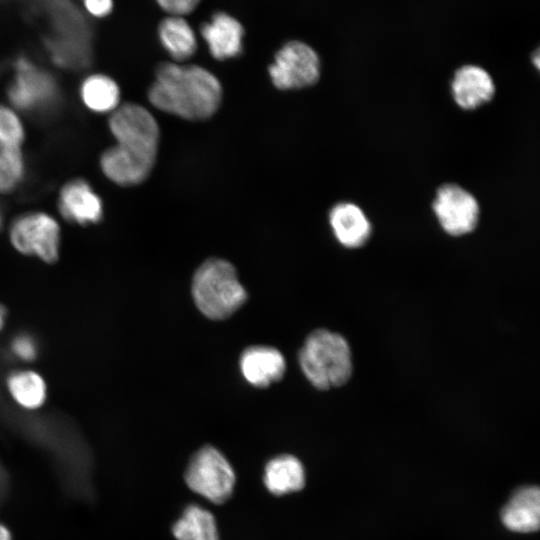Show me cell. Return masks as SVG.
Listing matches in <instances>:
<instances>
[{"label": "cell", "mask_w": 540, "mask_h": 540, "mask_svg": "<svg viewBox=\"0 0 540 540\" xmlns=\"http://www.w3.org/2000/svg\"><path fill=\"white\" fill-rule=\"evenodd\" d=\"M222 87L217 77L195 64L163 62L148 90L157 109L187 120H204L218 109Z\"/></svg>", "instance_id": "6da1fadb"}, {"label": "cell", "mask_w": 540, "mask_h": 540, "mask_svg": "<svg viewBox=\"0 0 540 540\" xmlns=\"http://www.w3.org/2000/svg\"><path fill=\"white\" fill-rule=\"evenodd\" d=\"M329 222L336 239L347 248L363 246L371 235V224L364 212L355 204L343 202L335 205Z\"/></svg>", "instance_id": "5bb4252c"}, {"label": "cell", "mask_w": 540, "mask_h": 540, "mask_svg": "<svg viewBox=\"0 0 540 540\" xmlns=\"http://www.w3.org/2000/svg\"><path fill=\"white\" fill-rule=\"evenodd\" d=\"M157 33L161 45L174 62L188 60L197 50V36L186 17L167 15L159 22Z\"/></svg>", "instance_id": "e0dca14e"}, {"label": "cell", "mask_w": 540, "mask_h": 540, "mask_svg": "<svg viewBox=\"0 0 540 540\" xmlns=\"http://www.w3.org/2000/svg\"><path fill=\"white\" fill-rule=\"evenodd\" d=\"M26 172V164L21 148L0 149V193L13 192Z\"/></svg>", "instance_id": "7402d4cb"}, {"label": "cell", "mask_w": 540, "mask_h": 540, "mask_svg": "<svg viewBox=\"0 0 540 540\" xmlns=\"http://www.w3.org/2000/svg\"><path fill=\"white\" fill-rule=\"evenodd\" d=\"M503 524L511 531H537L540 522V492L538 487L518 489L501 511Z\"/></svg>", "instance_id": "9a60e30c"}, {"label": "cell", "mask_w": 540, "mask_h": 540, "mask_svg": "<svg viewBox=\"0 0 540 540\" xmlns=\"http://www.w3.org/2000/svg\"><path fill=\"white\" fill-rule=\"evenodd\" d=\"M6 320V310L3 305L0 304V331L3 329Z\"/></svg>", "instance_id": "83f0119b"}, {"label": "cell", "mask_w": 540, "mask_h": 540, "mask_svg": "<svg viewBox=\"0 0 540 540\" xmlns=\"http://www.w3.org/2000/svg\"><path fill=\"white\" fill-rule=\"evenodd\" d=\"M155 2L167 15L186 17L199 6L201 0H155Z\"/></svg>", "instance_id": "d4e9b609"}, {"label": "cell", "mask_w": 540, "mask_h": 540, "mask_svg": "<svg viewBox=\"0 0 540 540\" xmlns=\"http://www.w3.org/2000/svg\"><path fill=\"white\" fill-rule=\"evenodd\" d=\"M184 477L192 491L216 504L230 497L235 484V473L229 461L211 445L193 454Z\"/></svg>", "instance_id": "8992f818"}, {"label": "cell", "mask_w": 540, "mask_h": 540, "mask_svg": "<svg viewBox=\"0 0 540 540\" xmlns=\"http://www.w3.org/2000/svg\"><path fill=\"white\" fill-rule=\"evenodd\" d=\"M191 291L196 307L211 320L230 317L248 297L235 267L220 258H210L197 268Z\"/></svg>", "instance_id": "3957f363"}, {"label": "cell", "mask_w": 540, "mask_h": 540, "mask_svg": "<svg viewBox=\"0 0 540 540\" xmlns=\"http://www.w3.org/2000/svg\"><path fill=\"white\" fill-rule=\"evenodd\" d=\"M268 71L272 83L280 90L304 88L318 81L320 59L307 43L291 40L275 53Z\"/></svg>", "instance_id": "52a82bcc"}, {"label": "cell", "mask_w": 540, "mask_h": 540, "mask_svg": "<svg viewBox=\"0 0 540 540\" xmlns=\"http://www.w3.org/2000/svg\"><path fill=\"white\" fill-rule=\"evenodd\" d=\"M85 11L92 17L101 19L110 15L114 0H82Z\"/></svg>", "instance_id": "484cf974"}, {"label": "cell", "mask_w": 540, "mask_h": 540, "mask_svg": "<svg viewBox=\"0 0 540 540\" xmlns=\"http://www.w3.org/2000/svg\"><path fill=\"white\" fill-rule=\"evenodd\" d=\"M57 207L65 220L81 226L98 223L104 212L99 194L80 178L69 180L61 187Z\"/></svg>", "instance_id": "30bf717a"}, {"label": "cell", "mask_w": 540, "mask_h": 540, "mask_svg": "<svg viewBox=\"0 0 540 540\" xmlns=\"http://www.w3.org/2000/svg\"><path fill=\"white\" fill-rule=\"evenodd\" d=\"M14 69L8 97L15 110L36 112L54 104L58 98V88L50 74L27 58L17 59Z\"/></svg>", "instance_id": "ba28073f"}, {"label": "cell", "mask_w": 540, "mask_h": 540, "mask_svg": "<svg viewBox=\"0 0 540 540\" xmlns=\"http://www.w3.org/2000/svg\"><path fill=\"white\" fill-rule=\"evenodd\" d=\"M12 247L22 255L54 264L60 256L61 229L49 213L29 211L14 218L8 229Z\"/></svg>", "instance_id": "5b68a950"}, {"label": "cell", "mask_w": 540, "mask_h": 540, "mask_svg": "<svg viewBox=\"0 0 540 540\" xmlns=\"http://www.w3.org/2000/svg\"><path fill=\"white\" fill-rule=\"evenodd\" d=\"M25 127L12 106L0 104V149L21 148Z\"/></svg>", "instance_id": "603a6c76"}, {"label": "cell", "mask_w": 540, "mask_h": 540, "mask_svg": "<svg viewBox=\"0 0 540 540\" xmlns=\"http://www.w3.org/2000/svg\"><path fill=\"white\" fill-rule=\"evenodd\" d=\"M0 540H11L9 531L2 524H0Z\"/></svg>", "instance_id": "4316f807"}, {"label": "cell", "mask_w": 540, "mask_h": 540, "mask_svg": "<svg viewBox=\"0 0 540 540\" xmlns=\"http://www.w3.org/2000/svg\"><path fill=\"white\" fill-rule=\"evenodd\" d=\"M1 223H2V219H1V215H0V226H1Z\"/></svg>", "instance_id": "f546056e"}, {"label": "cell", "mask_w": 540, "mask_h": 540, "mask_svg": "<svg viewBox=\"0 0 540 540\" xmlns=\"http://www.w3.org/2000/svg\"><path fill=\"white\" fill-rule=\"evenodd\" d=\"M452 94L455 102L463 109L470 110L489 102L495 86L491 76L483 68L465 65L453 77Z\"/></svg>", "instance_id": "4fadbf2b"}, {"label": "cell", "mask_w": 540, "mask_h": 540, "mask_svg": "<svg viewBox=\"0 0 540 540\" xmlns=\"http://www.w3.org/2000/svg\"><path fill=\"white\" fill-rule=\"evenodd\" d=\"M108 129L120 149L153 168L160 131L145 107L130 102L120 104L109 114Z\"/></svg>", "instance_id": "277c9868"}, {"label": "cell", "mask_w": 540, "mask_h": 540, "mask_svg": "<svg viewBox=\"0 0 540 540\" xmlns=\"http://www.w3.org/2000/svg\"><path fill=\"white\" fill-rule=\"evenodd\" d=\"M433 210L443 230L452 236L472 232L478 222L477 200L455 184H445L437 190Z\"/></svg>", "instance_id": "9c48e42d"}, {"label": "cell", "mask_w": 540, "mask_h": 540, "mask_svg": "<svg viewBox=\"0 0 540 540\" xmlns=\"http://www.w3.org/2000/svg\"><path fill=\"white\" fill-rule=\"evenodd\" d=\"M82 104L96 114H110L120 105L121 92L117 82L109 75L92 73L79 86Z\"/></svg>", "instance_id": "d6986e66"}, {"label": "cell", "mask_w": 540, "mask_h": 540, "mask_svg": "<svg viewBox=\"0 0 540 540\" xmlns=\"http://www.w3.org/2000/svg\"><path fill=\"white\" fill-rule=\"evenodd\" d=\"M98 164L102 174L119 186L140 184L153 169L122 151L116 144L101 153Z\"/></svg>", "instance_id": "2e32d148"}, {"label": "cell", "mask_w": 540, "mask_h": 540, "mask_svg": "<svg viewBox=\"0 0 540 540\" xmlns=\"http://www.w3.org/2000/svg\"><path fill=\"white\" fill-rule=\"evenodd\" d=\"M6 386L14 402L23 409H39L46 401V382L34 370L19 369L12 371L6 379Z\"/></svg>", "instance_id": "ffe728a7"}, {"label": "cell", "mask_w": 540, "mask_h": 540, "mask_svg": "<svg viewBox=\"0 0 540 540\" xmlns=\"http://www.w3.org/2000/svg\"><path fill=\"white\" fill-rule=\"evenodd\" d=\"M12 356L22 362H31L38 356V344L36 339L29 333H19L13 337L10 343Z\"/></svg>", "instance_id": "cb8c5ba5"}, {"label": "cell", "mask_w": 540, "mask_h": 540, "mask_svg": "<svg viewBox=\"0 0 540 540\" xmlns=\"http://www.w3.org/2000/svg\"><path fill=\"white\" fill-rule=\"evenodd\" d=\"M263 480L268 491L274 495L299 491L305 485L304 467L293 455H278L267 462Z\"/></svg>", "instance_id": "ac0fdd59"}, {"label": "cell", "mask_w": 540, "mask_h": 540, "mask_svg": "<svg viewBox=\"0 0 540 540\" xmlns=\"http://www.w3.org/2000/svg\"><path fill=\"white\" fill-rule=\"evenodd\" d=\"M172 532L177 540H219L213 514L196 504L184 509Z\"/></svg>", "instance_id": "44dd1931"}, {"label": "cell", "mask_w": 540, "mask_h": 540, "mask_svg": "<svg viewBox=\"0 0 540 540\" xmlns=\"http://www.w3.org/2000/svg\"><path fill=\"white\" fill-rule=\"evenodd\" d=\"M239 368L249 384L265 388L282 379L286 371V361L275 347L253 345L241 353Z\"/></svg>", "instance_id": "7c38bea8"}, {"label": "cell", "mask_w": 540, "mask_h": 540, "mask_svg": "<svg viewBox=\"0 0 540 540\" xmlns=\"http://www.w3.org/2000/svg\"><path fill=\"white\" fill-rule=\"evenodd\" d=\"M200 35L211 56L226 60L239 56L243 51L245 30L231 14L218 11L200 26Z\"/></svg>", "instance_id": "8fae6325"}, {"label": "cell", "mask_w": 540, "mask_h": 540, "mask_svg": "<svg viewBox=\"0 0 540 540\" xmlns=\"http://www.w3.org/2000/svg\"><path fill=\"white\" fill-rule=\"evenodd\" d=\"M300 368L319 390L344 385L353 371L352 353L347 340L327 329H316L305 339L299 354Z\"/></svg>", "instance_id": "7a4b0ae2"}, {"label": "cell", "mask_w": 540, "mask_h": 540, "mask_svg": "<svg viewBox=\"0 0 540 540\" xmlns=\"http://www.w3.org/2000/svg\"><path fill=\"white\" fill-rule=\"evenodd\" d=\"M534 62H535L536 67L538 68L539 67V52H538V50L535 52Z\"/></svg>", "instance_id": "f1b7e54d"}]
</instances>
